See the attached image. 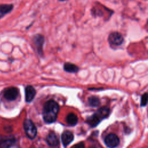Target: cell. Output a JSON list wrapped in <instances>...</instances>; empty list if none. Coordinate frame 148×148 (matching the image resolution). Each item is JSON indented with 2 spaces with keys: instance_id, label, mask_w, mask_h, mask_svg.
Instances as JSON below:
<instances>
[{
  "instance_id": "3957f363",
  "label": "cell",
  "mask_w": 148,
  "mask_h": 148,
  "mask_svg": "<svg viewBox=\"0 0 148 148\" xmlns=\"http://www.w3.org/2000/svg\"><path fill=\"white\" fill-rule=\"evenodd\" d=\"M18 90L14 87H9L3 91V97L8 101H14L18 95Z\"/></svg>"
},
{
  "instance_id": "2e32d148",
  "label": "cell",
  "mask_w": 148,
  "mask_h": 148,
  "mask_svg": "<svg viewBox=\"0 0 148 148\" xmlns=\"http://www.w3.org/2000/svg\"><path fill=\"white\" fill-rule=\"evenodd\" d=\"M147 102V93H145L142 95L140 101V105L141 106H145L146 105Z\"/></svg>"
},
{
  "instance_id": "7a4b0ae2",
  "label": "cell",
  "mask_w": 148,
  "mask_h": 148,
  "mask_svg": "<svg viewBox=\"0 0 148 148\" xmlns=\"http://www.w3.org/2000/svg\"><path fill=\"white\" fill-rule=\"evenodd\" d=\"M24 129L27 136L31 139H34L37 134V130L33 122L29 119H26L23 124Z\"/></svg>"
},
{
  "instance_id": "e0dca14e",
  "label": "cell",
  "mask_w": 148,
  "mask_h": 148,
  "mask_svg": "<svg viewBox=\"0 0 148 148\" xmlns=\"http://www.w3.org/2000/svg\"><path fill=\"white\" fill-rule=\"evenodd\" d=\"M72 148H84V143L83 142H80L74 145Z\"/></svg>"
},
{
  "instance_id": "ac0fdd59",
  "label": "cell",
  "mask_w": 148,
  "mask_h": 148,
  "mask_svg": "<svg viewBox=\"0 0 148 148\" xmlns=\"http://www.w3.org/2000/svg\"><path fill=\"white\" fill-rule=\"evenodd\" d=\"M60 1H66V0H60Z\"/></svg>"
},
{
  "instance_id": "4fadbf2b",
  "label": "cell",
  "mask_w": 148,
  "mask_h": 148,
  "mask_svg": "<svg viewBox=\"0 0 148 148\" xmlns=\"http://www.w3.org/2000/svg\"><path fill=\"white\" fill-rule=\"evenodd\" d=\"M13 5L3 4L0 5V18L5 14L9 13L13 9Z\"/></svg>"
},
{
  "instance_id": "30bf717a",
  "label": "cell",
  "mask_w": 148,
  "mask_h": 148,
  "mask_svg": "<svg viewBox=\"0 0 148 148\" xmlns=\"http://www.w3.org/2000/svg\"><path fill=\"white\" fill-rule=\"evenodd\" d=\"M102 120L99 117V116L95 113L92 116L88 117L87 119V123L91 126V127H95L97 126L101 121Z\"/></svg>"
},
{
  "instance_id": "9a60e30c",
  "label": "cell",
  "mask_w": 148,
  "mask_h": 148,
  "mask_svg": "<svg viewBox=\"0 0 148 148\" xmlns=\"http://www.w3.org/2000/svg\"><path fill=\"white\" fill-rule=\"evenodd\" d=\"M88 103L91 106L97 107L99 105L100 101L97 97L92 96L88 99Z\"/></svg>"
},
{
  "instance_id": "277c9868",
  "label": "cell",
  "mask_w": 148,
  "mask_h": 148,
  "mask_svg": "<svg viewBox=\"0 0 148 148\" xmlns=\"http://www.w3.org/2000/svg\"><path fill=\"white\" fill-rule=\"evenodd\" d=\"M119 137L114 134H108L105 138V143L109 148H114L119 144Z\"/></svg>"
},
{
  "instance_id": "6da1fadb",
  "label": "cell",
  "mask_w": 148,
  "mask_h": 148,
  "mask_svg": "<svg viewBox=\"0 0 148 148\" xmlns=\"http://www.w3.org/2000/svg\"><path fill=\"white\" fill-rule=\"evenodd\" d=\"M59 111V106L54 100L47 101L43 109V117L45 121L47 123H52L54 122L57 117Z\"/></svg>"
},
{
  "instance_id": "5bb4252c",
  "label": "cell",
  "mask_w": 148,
  "mask_h": 148,
  "mask_svg": "<svg viewBox=\"0 0 148 148\" xmlns=\"http://www.w3.org/2000/svg\"><path fill=\"white\" fill-rule=\"evenodd\" d=\"M66 121L69 125H75L77 124L78 121V119L76 114L73 113H71L68 114L66 118Z\"/></svg>"
},
{
  "instance_id": "52a82bcc",
  "label": "cell",
  "mask_w": 148,
  "mask_h": 148,
  "mask_svg": "<svg viewBox=\"0 0 148 148\" xmlns=\"http://www.w3.org/2000/svg\"><path fill=\"white\" fill-rule=\"evenodd\" d=\"M25 101L27 102H30L34 99L36 95V90L32 86H28L25 87Z\"/></svg>"
},
{
  "instance_id": "7c38bea8",
  "label": "cell",
  "mask_w": 148,
  "mask_h": 148,
  "mask_svg": "<svg viewBox=\"0 0 148 148\" xmlns=\"http://www.w3.org/2000/svg\"><path fill=\"white\" fill-rule=\"evenodd\" d=\"M64 69L68 72L70 73H76L78 72L79 68L76 65L71 63V62H66L64 65Z\"/></svg>"
},
{
  "instance_id": "8fae6325",
  "label": "cell",
  "mask_w": 148,
  "mask_h": 148,
  "mask_svg": "<svg viewBox=\"0 0 148 148\" xmlns=\"http://www.w3.org/2000/svg\"><path fill=\"white\" fill-rule=\"evenodd\" d=\"M14 142V138L0 139V148H10Z\"/></svg>"
},
{
  "instance_id": "ba28073f",
  "label": "cell",
  "mask_w": 148,
  "mask_h": 148,
  "mask_svg": "<svg viewBox=\"0 0 148 148\" xmlns=\"http://www.w3.org/2000/svg\"><path fill=\"white\" fill-rule=\"evenodd\" d=\"M73 140L72 133L69 131H64L61 135V140L64 146H67Z\"/></svg>"
},
{
  "instance_id": "5b68a950",
  "label": "cell",
  "mask_w": 148,
  "mask_h": 148,
  "mask_svg": "<svg viewBox=\"0 0 148 148\" xmlns=\"http://www.w3.org/2000/svg\"><path fill=\"white\" fill-rule=\"evenodd\" d=\"M108 40L111 45L119 46L123 42L124 38L120 33L118 32H113L109 35Z\"/></svg>"
},
{
  "instance_id": "9c48e42d",
  "label": "cell",
  "mask_w": 148,
  "mask_h": 148,
  "mask_svg": "<svg viewBox=\"0 0 148 148\" xmlns=\"http://www.w3.org/2000/svg\"><path fill=\"white\" fill-rule=\"evenodd\" d=\"M46 142L48 145L52 147H56L58 145V139L53 132H50L46 137Z\"/></svg>"
},
{
  "instance_id": "8992f818",
  "label": "cell",
  "mask_w": 148,
  "mask_h": 148,
  "mask_svg": "<svg viewBox=\"0 0 148 148\" xmlns=\"http://www.w3.org/2000/svg\"><path fill=\"white\" fill-rule=\"evenodd\" d=\"M34 40L38 53L42 55L43 54V46L45 42L43 36L39 34L36 35L34 36Z\"/></svg>"
}]
</instances>
